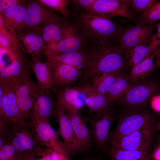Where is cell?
Here are the masks:
<instances>
[{
    "label": "cell",
    "instance_id": "1",
    "mask_svg": "<svg viewBox=\"0 0 160 160\" xmlns=\"http://www.w3.org/2000/svg\"><path fill=\"white\" fill-rule=\"evenodd\" d=\"M87 50V57L81 73L83 80H92L103 74L123 72L127 67L116 41L88 43Z\"/></svg>",
    "mask_w": 160,
    "mask_h": 160
},
{
    "label": "cell",
    "instance_id": "2",
    "mask_svg": "<svg viewBox=\"0 0 160 160\" xmlns=\"http://www.w3.org/2000/svg\"><path fill=\"white\" fill-rule=\"evenodd\" d=\"M71 23L87 43L103 41H118L124 26L113 22L110 17L81 10L73 12Z\"/></svg>",
    "mask_w": 160,
    "mask_h": 160
},
{
    "label": "cell",
    "instance_id": "3",
    "mask_svg": "<svg viewBox=\"0 0 160 160\" xmlns=\"http://www.w3.org/2000/svg\"><path fill=\"white\" fill-rule=\"evenodd\" d=\"M144 108L125 111L109 137L111 145L120 139L142 128L152 125V117Z\"/></svg>",
    "mask_w": 160,
    "mask_h": 160
},
{
    "label": "cell",
    "instance_id": "4",
    "mask_svg": "<svg viewBox=\"0 0 160 160\" xmlns=\"http://www.w3.org/2000/svg\"><path fill=\"white\" fill-rule=\"evenodd\" d=\"M3 91L0 101V124L5 126L12 135L26 124L22 119L17 105L15 89L0 82Z\"/></svg>",
    "mask_w": 160,
    "mask_h": 160
},
{
    "label": "cell",
    "instance_id": "5",
    "mask_svg": "<svg viewBox=\"0 0 160 160\" xmlns=\"http://www.w3.org/2000/svg\"><path fill=\"white\" fill-rule=\"evenodd\" d=\"M160 92V84L145 80L135 83L121 99L125 111L145 108L153 97Z\"/></svg>",
    "mask_w": 160,
    "mask_h": 160
},
{
    "label": "cell",
    "instance_id": "6",
    "mask_svg": "<svg viewBox=\"0 0 160 160\" xmlns=\"http://www.w3.org/2000/svg\"><path fill=\"white\" fill-rule=\"evenodd\" d=\"M156 24L129 25L123 28L118 42L121 49H129L137 46L147 45L151 43Z\"/></svg>",
    "mask_w": 160,
    "mask_h": 160
},
{
    "label": "cell",
    "instance_id": "7",
    "mask_svg": "<svg viewBox=\"0 0 160 160\" xmlns=\"http://www.w3.org/2000/svg\"><path fill=\"white\" fill-rule=\"evenodd\" d=\"M39 90L37 83L31 76L29 71L23 75L15 86L17 105L24 123L26 122Z\"/></svg>",
    "mask_w": 160,
    "mask_h": 160
},
{
    "label": "cell",
    "instance_id": "8",
    "mask_svg": "<svg viewBox=\"0 0 160 160\" xmlns=\"http://www.w3.org/2000/svg\"><path fill=\"white\" fill-rule=\"evenodd\" d=\"M114 119L113 113L111 108L95 113L91 119L90 133L95 145L100 151H103L105 149Z\"/></svg>",
    "mask_w": 160,
    "mask_h": 160
},
{
    "label": "cell",
    "instance_id": "9",
    "mask_svg": "<svg viewBox=\"0 0 160 160\" xmlns=\"http://www.w3.org/2000/svg\"><path fill=\"white\" fill-rule=\"evenodd\" d=\"M62 20L52 9L38 0L27 1L24 27L27 31L31 28H40L50 22Z\"/></svg>",
    "mask_w": 160,
    "mask_h": 160
},
{
    "label": "cell",
    "instance_id": "10",
    "mask_svg": "<svg viewBox=\"0 0 160 160\" xmlns=\"http://www.w3.org/2000/svg\"><path fill=\"white\" fill-rule=\"evenodd\" d=\"M87 43L71 22H65L62 38L47 60L59 55L79 52L85 49Z\"/></svg>",
    "mask_w": 160,
    "mask_h": 160
},
{
    "label": "cell",
    "instance_id": "11",
    "mask_svg": "<svg viewBox=\"0 0 160 160\" xmlns=\"http://www.w3.org/2000/svg\"><path fill=\"white\" fill-rule=\"evenodd\" d=\"M152 125L140 128L120 139L111 145L110 149L141 150L147 151L153 136Z\"/></svg>",
    "mask_w": 160,
    "mask_h": 160
},
{
    "label": "cell",
    "instance_id": "12",
    "mask_svg": "<svg viewBox=\"0 0 160 160\" xmlns=\"http://www.w3.org/2000/svg\"><path fill=\"white\" fill-rule=\"evenodd\" d=\"M84 11L111 18L115 16H119L125 18L136 24L138 23L137 19L127 9L124 0H96L92 5Z\"/></svg>",
    "mask_w": 160,
    "mask_h": 160
},
{
    "label": "cell",
    "instance_id": "13",
    "mask_svg": "<svg viewBox=\"0 0 160 160\" xmlns=\"http://www.w3.org/2000/svg\"><path fill=\"white\" fill-rule=\"evenodd\" d=\"M65 112L70 120L82 153L87 152L95 144L87 121L79 110L72 109Z\"/></svg>",
    "mask_w": 160,
    "mask_h": 160
},
{
    "label": "cell",
    "instance_id": "14",
    "mask_svg": "<svg viewBox=\"0 0 160 160\" xmlns=\"http://www.w3.org/2000/svg\"><path fill=\"white\" fill-rule=\"evenodd\" d=\"M59 124L58 133L62 138L69 155L74 156L82 153L70 120L65 112L57 106L54 113Z\"/></svg>",
    "mask_w": 160,
    "mask_h": 160
},
{
    "label": "cell",
    "instance_id": "15",
    "mask_svg": "<svg viewBox=\"0 0 160 160\" xmlns=\"http://www.w3.org/2000/svg\"><path fill=\"white\" fill-rule=\"evenodd\" d=\"M57 106L49 89L40 90L29 116L49 121L54 116Z\"/></svg>",
    "mask_w": 160,
    "mask_h": 160
},
{
    "label": "cell",
    "instance_id": "16",
    "mask_svg": "<svg viewBox=\"0 0 160 160\" xmlns=\"http://www.w3.org/2000/svg\"><path fill=\"white\" fill-rule=\"evenodd\" d=\"M86 93L85 87H73L67 86L58 92L57 106L64 112L75 109L80 111L82 108L84 100L81 96Z\"/></svg>",
    "mask_w": 160,
    "mask_h": 160
},
{
    "label": "cell",
    "instance_id": "17",
    "mask_svg": "<svg viewBox=\"0 0 160 160\" xmlns=\"http://www.w3.org/2000/svg\"><path fill=\"white\" fill-rule=\"evenodd\" d=\"M65 22L62 20L50 22L44 26L33 29L39 34L46 43V57L53 50L61 40L63 28Z\"/></svg>",
    "mask_w": 160,
    "mask_h": 160
},
{
    "label": "cell",
    "instance_id": "18",
    "mask_svg": "<svg viewBox=\"0 0 160 160\" xmlns=\"http://www.w3.org/2000/svg\"><path fill=\"white\" fill-rule=\"evenodd\" d=\"M18 43L22 52L40 58L46 55L47 46L41 36L35 32L27 31L17 35Z\"/></svg>",
    "mask_w": 160,
    "mask_h": 160
},
{
    "label": "cell",
    "instance_id": "19",
    "mask_svg": "<svg viewBox=\"0 0 160 160\" xmlns=\"http://www.w3.org/2000/svg\"><path fill=\"white\" fill-rule=\"evenodd\" d=\"M53 77L51 89L60 88L74 82L81 75V71L75 67L65 64H59L50 67Z\"/></svg>",
    "mask_w": 160,
    "mask_h": 160
},
{
    "label": "cell",
    "instance_id": "20",
    "mask_svg": "<svg viewBox=\"0 0 160 160\" xmlns=\"http://www.w3.org/2000/svg\"><path fill=\"white\" fill-rule=\"evenodd\" d=\"M29 63H26L22 54L10 65L0 70V82L15 89L22 76L29 70Z\"/></svg>",
    "mask_w": 160,
    "mask_h": 160
},
{
    "label": "cell",
    "instance_id": "21",
    "mask_svg": "<svg viewBox=\"0 0 160 160\" xmlns=\"http://www.w3.org/2000/svg\"><path fill=\"white\" fill-rule=\"evenodd\" d=\"M30 122L37 146L44 145L50 147L53 141L57 136L50 124L49 121L30 117Z\"/></svg>",
    "mask_w": 160,
    "mask_h": 160
},
{
    "label": "cell",
    "instance_id": "22",
    "mask_svg": "<svg viewBox=\"0 0 160 160\" xmlns=\"http://www.w3.org/2000/svg\"><path fill=\"white\" fill-rule=\"evenodd\" d=\"M40 58L37 56L31 55L29 63V67L35 75L39 89H51L52 70L47 62H42Z\"/></svg>",
    "mask_w": 160,
    "mask_h": 160
},
{
    "label": "cell",
    "instance_id": "23",
    "mask_svg": "<svg viewBox=\"0 0 160 160\" xmlns=\"http://www.w3.org/2000/svg\"><path fill=\"white\" fill-rule=\"evenodd\" d=\"M27 2L13 6L0 14L5 23L14 30L17 35L23 33L24 28Z\"/></svg>",
    "mask_w": 160,
    "mask_h": 160
},
{
    "label": "cell",
    "instance_id": "24",
    "mask_svg": "<svg viewBox=\"0 0 160 160\" xmlns=\"http://www.w3.org/2000/svg\"><path fill=\"white\" fill-rule=\"evenodd\" d=\"M160 43L153 36L151 42L146 45L137 46L129 49L122 50L127 67L131 69L149 56Z\"/></svg>",
    "mask_w": 160,
    "mask_h": 160
},
{
    "label": "cell",
    "instance_id": "25",
    "mask_svg": "<svg viewBox=\"0 0 160 160\" xmlns=\"http://www.w3.org/2000/svg\"><path fill=\"white\" fill-rule=\"evenodd\" d=\"M11 144L21 154L35 149L37 145L30 123L12 135Z\"/></svg>",
    "mask_w": 160,
    "mask_h": 160
},
{
    "label": "cell",
    "instance_id": "26",
    "mask_svg": "<svg viewBox=\"0 0 160 160\" xmlns=\"http://www.w3.org/2000/svg\"><path fill=\"white\" fill-rule=\"evenodd\" d=\"M159 49V44L148 57L136 65L127 75L129 79L135 83L144 79L153 71L154 60Z\"/></svg>",
    "mask_w": 160,
    "mask_h": 160
},
{
    "label": "cell",
    "instance_id": "27",
    "mask_svg": "<svg viewBox=\"0 0 160 160\" xmlns=\"http://www.w3.org/2000/svg\"><path fill=\"white\" fill-rule=\"evenodd\" d=\"M87 57L86 48L80 51L57 55L47 60L50 67L59 64L69 65L81 70L83 68Z\"/></svg>",
    "mask_w": 160,
    "mask_h": 160
},
{
    "label": "cell",
    "instance_id": "28",
    "mask_svg": "<svg viewBox=\"0 0 160 160\" xmlns=\"http://www.w3.org/2000/svg\"><path fill=\"white\" fill-rule=\"evenodd\" d=\"M135 83L129 79L127 75L124 73L123 71L121 72L106 94L107 96L114 103L121 100Z\"/></svg>",
    "mask_w": 160,
    "mask_h": 160
},
{
    "label": "cell",
    "instance_id": "29",
    "mask_svg": "<svg viewBox=\"0 0 160 160\" xmlns=\"http://www.w3.org/2000/svg\"><path fill=\"white\" fill-rule=\"evenodd\" d=\"M86 93L87 96L85 97L84 102L89 112L95 113L107 110L114 103L109 99L106 94L95 93L91 91L89 86L87 87Z\"/></svg>",
    "mask_w": 160,
    "mask_h": 160
},
{
    "label": "cell",
    "instance_id": "30",
    "mask_svg": "<svg viewBox=\"0 0 160 160\" xmlns=\"http://www.w3.org/2000/svg\"><path fill=\"white\" fill-rule=\"evenodd\" d=\"M120 72L103 74L93 78L91 91L97 94H107Z\"/></svg>",
    "mask_w": 160,
    "mask_h": 160
},
{
    "label": "cell",
    "instance_id": "31",
    "mask_svg": "<svg viewBox=\"0 0 160 160\" xmlns=\"http://www.w3.org/2000/svg\"><path fill=\"white\" fill-rule=\"evenodd\" d=\"M111 160H148L150 156L147 151L141 150L110 149Z\"/></svg>",
    "mask_w": 160,
    "mask_h": 160
},
{
    "label": "cell",
    "instance_id": "32",
    "mask_svg": "<svg viewBox=\"0 0 160 160\" xmlns=\"http://www.w3.org/2000/svg\"><path fill=\"white\" fill-rule=\"evenodd\" d=\"M155 0H124L130 12L137 19L147 11L155 3Z\"/></svg>",
    "mask_w": 160,
    "mask_h": 160
},
{
    "label": "cell",
    "instance_id": "33",
    "mask_svg": "<svg viewBox=\"0 0 160 160\" xmlns=\"http://www.w3.org/2000/svg\"><path fill=\"white\" fill-rule=\"evenodd\" d=\"M160 20V1L155 3L147 11L138 18L137 24H154Z\"/></svg>",
    "mask_w": 160,
    "mask_h": 160
},
{
    "label": "cell",
    "instance_id": "34",
    "mask_svg": "<svg viewBox=\"0 0 160 160\" xmlns=\"http://www.w3.org/2000/svg\"><path fill=\"white\" fill-rule=\"evenodd\" d=\"M46 7L60 12L65 18H68L72 13L68 8L69 3L68 0H38Z\"/></svg>",
    "mask_w": 160,
    "mask_h": 160
},
{
    "label": "cell",
    "instance_id": "35",
    "mask_svg": "<svg viewBox=\"0 0 160 160\" xmlns=\"http://www.w3.org/2000/svg\"><path fill=\"white\" fill-rule=\"evenodd\" d=\"M47 148L52 160H70V156L64 143L59 142L57 139L52 143L50 147Z\"/></svg>",
    "mask_w": 160,
    "mask_h": 160
},
{
    "label": "cell",
    "instance_id": "36",
    "mask_svg": "<svg viewBox=\"0 0 160 160\" xmlns=\"http://www.w3.org/2000/svg\"><path fill=\"white\" fill-rule=\"evenodd\" d=\"M22 54L23 52H17L0 47V70L10 65Z\"/></svg>",
    "mask_w": 160,
    "mask_h": 160
},
{
    "label": "cell",
    "instance_id": "37",
    "mask_svg": "<svg viewBox=\"0 0 160 160\" xmlns=\"http://www.w3.org/2000/svg\"><path fill=\"white\" fill-rule=\"evenodd\" d=\"M23 156L11 144L0 148V160H23Z\"/></svg>",
    "mask_w": 160,
    "mask_h": 160
},
{
    "label": "cell",
    "instance_id": "38",
    "mask_svg": "<svg viewBox=\"0 0 160 160\" xmlns=\"http://www.w3.org/2000/svg\"><path fill=\"white\" fill-rule=\"evenodd\" d=\"M96 0H73L70 1L73 7V12L84 10L88 9Z\"/></svg>",
    "mask_w": 160,
    "mask_h": 160
},
{
    "label": "cell",
    "instance_id": "39",
    "mask_svg": "<svg viewBox=\"0 0 160 160\" xmlns=\"http://www.w3.org/2000/svg\"><path fill=\"white\" fill-rule=\"evenodd\" d=\"M12 135L4 125L0 124V148L11 144Z\"/></svg>",
    "mask_w": 160,
    "mask_h": 160
},
{
    "label": "cell",
    "instance_id": "40",
    "mask_svg": "<svg viewBox=\"0 0 160 160\" xmlns=\"http://www.w3.org/2000/svg\"><path fill=\"white\" fill-rule=\"evenodd\" d=\"M38 160H52L48 149L44 148L40 146H36L35 148Z\"/></svg>",
    "mask_w": 160,
    "mask_h": 160
},
{
    "label": "cell",
    "instance_id": "41",
    "mask_svg": "<svg viewBox=\"0 0 160 160\" xmlns=\"http://www.w3.org/2000/svg\"><path fill=\"white\" fill-rule=\"evenodd\" d=\"M21 0H0V14H2L6 9L12 6L26 2Z\"/></svg>",
    "mask_w": 160,
    "mask_h": 160
},
{
    "label": "cell",
    "instance_id": "42",
    "mask_svg": "<svg viewBox=\"0 0 160 160\" xmlns=\"http://www.w3.org/2000/svg\"><path fill=\"white\" fill-rule=\"evenodd\" d=\"M151 106L155 111L160 112V96L156 95L153 97L151 101Z\"/></svg>",
    "mask_w": 160,
    "mask_h": 160
},
{
    "label": "cell",
    "instance_id": "43",
    "mask_svg": "<svg viewBox=\"0 0 160 160\" xmlns=\"http://www.w3.org/2000/svg\"><path fill=\"white\" fill-rule=\"evenodd\" d=\"M23 160H38L35 149L23 154Z\"/></svg>",
    "mask_w": 160,
    "mask_h": 160
},
{
    "label": "cell",
    "instance_id": "44",
    "mask_svg": "<svg viewBox=\"0 0 160 160\" xmlns=\"http://www.w3.org/2000/svg\"><path fill=\"white\" fill-rule=\"evenodd\" d=\"M156 59L154 63L153 71L160 69V43L159 51L156 56Z\"/></svg>",
    "mask_w": 160,
    "mask_h": 160
},
{
    "label": "cell",
    "instance_id": "45",
    "mask_svg": "<svg viewBox=\"0 0 160 160\" xmlns=\"http://www.w3.org/2000/svg\"><path fill=\"white\" fill-rule=\"evenodd\" d=\"M156 28H157V31L153 36L157 39L160 41V22L156 24Z\"/></svg>",
    "mask_w": 160,
    "mask_h": 160
},
{
    "label": "cell",
    "instance_id": "46",
    "mask_svg": "<svg viewBox=\"0 0 160 160\" xmlns=\"http://www.w3.org/2000/svg\"><path fill=\"white\" fill-rule=\"evenodd\" d=\"M79 160H100L97 157L94 156H88L82 158Z\"/></svg>",
    "mask_w": 160,
    "mask_h": 160
},
{
    "label": "cell",
    "instance_id": "47",
    "mask_svg": "<svg viewBox=\"0 0 160 160\" xmlns=\"http://www.w3.org/2000/svg\"><path fill=\"white\" fill-rule=\"evenodd\" d=\"M155 156V158L157 160H160V148L156 152Z\"/></svg>",
    "mask_w": 160,
    "mask_h": 160
},
{
    "label": "cell",
    "instance_id": "48",
    "mask_svg": "<svg viewBox=\"0 0 160 160\" xmlns=\"http://www.w3.org/2000/svg\"><path fill=\"white\" fill-rule=\"evenodd\" d=\"M157 129L160 130V123H159L157 126V127H156Z\"/></svg>",
    "mask_w": 160,
    "mask_h": 160
}]
</instances>
